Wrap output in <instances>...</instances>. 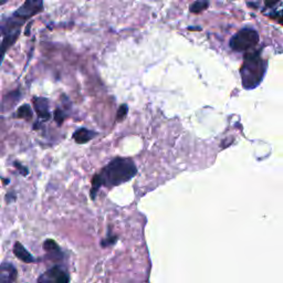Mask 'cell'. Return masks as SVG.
<instances>
[{
	"label": "cell",
	"instance_id": "cell-1",
	"mask_svg": "<svg viewBox=\"0 0 283 283\" xmlns=\"http://www.w3.org/2000/svg\"><path fill=\"white\" fill-rule=\"evenodd\" d=\"M137 173L134 162L129 159L116 157L112 160L103 170L92 179L91 197L95 198L101 187H114L127 183Z\"/></svg>",
	"mask_w": 283,
	"mask_h": 283
},
{
	"label": "cell",
	"instance_id": "cell-2",
	"mask_svg": "<svg viewBox=\"0 0 283 283\" xmlns=\"http://www.w3.org/2000/svg\"><path fill=\"white\" fill-rule=\"evenodd\" d=\"M266 72V61L261 58L259 51L249 52L244 56L240 68L242 86L247 90L255 89L262 82Z\"/></svg>",
	"mask_w": 283,
	"mask_h": 283
},
{
	"label": "cell",
	"instance_id": "cell-3",
	"mask_svg": "<svg viewBox=\"0 0 283 283\" xmlns=\"http://www.w3.org/2000/svg\"><path fill=\"white\" fill-rule=\"evenodd\" d=\"M259 42V34L252 28H243L231 38L230 48L233 51H248Z\"/></svg>",
	"mask_w": 283,
	"mask_h": 283
},
{
	"label": "cell",
	"instance_id": "cell-4",
	"mask_svg": "<svg viewBox=\"0 0 283 283\" xmlns=\"http://www.w3.org/2000/svg\"><path fill=\"white\" fill-rule=\"evenodd\" d=\"M21 25L23 24L19 23V21H17L14 18L7 20V24L4 28L5 39L2 43V47H0V65H2L3 63L5 53L7 52L8 49L14 45L16 40L18 39V37L20 35Z\"/></svg>",
	"mask_w": 283,
	"mask_h": 283
},
{
	"label": "cell",
	"instance_id": "cell-5",
	"mask_svg": "<svg viewBox=\"0 0 283 283\" xmlns=\"http://www.w3.org/2000/svg\"><path fill=\"white\" fill-rule=\"evenodd\" d=\"M43 10V0H26L25 4L17 12L14 14V17L25 23L34 16L41 13Z\"/></svg>",
	"mask_w": 283,
	"mask_h": 283
},
{
	"label": "cell",
	"instance_id": "cell-6",
	"mask_svg": "<svg viewBox=\"0 0 283 283\" xmlns=\"http://www.w3.org/2000/svg\"><path fill=\"white\" fill-rule=\"evenodd\" d=\"M70 276L68 272L61 266L54 265L51 269L46 271L38 279V283H69Z\"/></svg>",
	"mask_w": 283,
	"mask_h": 283
},
{
	"label": "cell",
	"instance_id": "cell-7",
	"mask_svg": "<svg viewBox=\"0 0 283 283\" xmlns=\"http://www.w3.org/2000/svg\"><path fill=\"white\" fill-rule=\"evenodd\" d=\"M17 277V269L12 263L0 264V283H14Z\"/></svg>",
	"mask_w": 283,
	"mask_h": 283
},
{
	"label": "cell",
	"instance_id": "cell-8",
	"mask_svg": "<svg viewBox=\"0 0 283 283\" xmlns=\"http://www.w3.org/2000/svg\"><path fill=\"white\" fill-rule=\"evenodd\" d=\"M35 110L40 118L48 121L50 118V112H49V101L45 97H35L34 99Z\"/></svg>",
	"mask_w": 283,
	"mask_h": 283
},
{
	"label": "cell",
	"instance_id": "cell-9",
	"mask_svg": "<svg viewBox=\"0 0 283 283\" xmlns=\"http://www.w3.org/2000/svg\"><path fill=\"white\" fill-rule=\"evenodd\" d=\"M14 253L16 254V257H17L19 260L23 261V262H26V263L35 262L34 255H32V254L28 251V250H27L20 242H16V243H15Z\"/></svg>",
	"mask_w": 283,
	"mask_h": 283
},
{
	"label": "cell",
	"instance_id": "cell-10",
	"mask_svg": "<svg viewBox=\"0 0 283 283\" xmlns=\"http://www.w3.org/2000/svg\"><path fill=\"white\" fill-rule=\"evenodd\" d=\"M95 135H96V133L93 132V130L88 129L85 127H81L74 132L73 139L77 142L78 144H85V143H88L89 140H91L92 138H94Z\"/></svg>",
	"mask_w": 283,
	"mask_h": 283
},
{
	"label": "cell",
	"instance_id": "cell-11",
	"mask_svg": "<svg viewBox=\"0 0 283 283\" xmlns=\"http://www.w3.org/2000/svg\"><path fill=\"white\" fill-rule=\"evenodd\" d=\"M43 249L46 250V251L51 255V258L53 259H62V252L61 250H60V247L58 246V243L52 240V239H47L43 243Z\"/></svg>",
	"mask_w": 283,
	"mask_h": 283
},
{
	"label": "cell",
	"instance_id": "cell-12",
	"mask_svg": "<svg viewBox=\"0 0 283 283\" xmlns=\"http://www.w3.org/2000/svg\"><path fill=\"white\" fill-rule=\"evenodd\" d=\"M19 97H20V93H19V91H15V92H10L9 94H7L6 96L4 97V101H3V105H5V110L8 111L10 107H13L16 103H17V101L19 100Z\"/></svg>",
	"mask_w": 283,
	"mask_h": 283
},
{
	"label": "cell",
	"instance_id": "cell-13",
	"mask_svg": "<svg viewBox=\"0 0 283 283\" xmlns=\"http://www.w3.org/2000/svg\"><path fill=\"white\" fill-rule=\"evenodd\" d=\"M209 7V2L208 0H197V2L193 3L189 7V12L192 14L199 15Z\"/></svg>",
	"mask_w": 283,
	"mask_h": 283
},
{
	"label": "cell",
	"instance_id": "cell-14",
	"mask_svg": "<svg viewBox=\"0 0 283 283\" xmlns=\"http://www.w3.org/2000/svg\"><path fill=\"white\" fill-rule=\"evenodd\" d=\"M34 113H32L31 107L28 104H24L21 105L18 111H17V116L20 118H25V119H31Z\"/></svg>",
	"mask_w": 283,
	"mask_h": 283
},
{
	"label": "cell",
	"instance_id": "cell-15",
	"mask_svg": "<svg viewBox=\"0 0 283 283\" xmlns=\"http://www.w3.org/2000/svg\"><path fill=\"white\" fill-rule=\"evenodd\" d=\"M127 112H128V106L126 104H123V105L119 106L118 111H117V114H116L117 122H122L123 119L126 117Z\"/></svg>",
	"mask_w": 283,
	"mask_h": 283
},
{
	"label": "cell",
	"instance_id": "cell-16",
	"mask_svg": "<svg viewBox=\"0 0 283 283\" xmlns=\"http://www.w3.org/2000/svg\"><path fill=\"white\" fill-rule=\"evenodd\" d=\"M54 118H56V121L59 125H61L64 121V118H65V115H64V113L63 111L60 110V108H57V111L56 113H54Z\"/></svg>",
	"mask_w": 283,
	"mask_h": 283
},
{
	"label": "cell",
	"instance_id": "cell-17",
	"mask_svg": "<svg viewBox=\"0 0 283 283\" xmlns=\"http://www.w3.org/2000/svg\"><path fill=\"white\" fill-rule=\"evenodd\" d=\"M15 167L17 168V170L20 172V174H23L24 176H27V175H28V173H29V172H28V170H27V168H26L25 166H23L21 164H19L18 162H16V163H15Z\"/></svg>",
	"mask_w": 283,
	"mask_h": 283
},
{
	"label": "cell",
	"instance_id": "cell-18",
	"mask_svg": "<svg viewBox=\"0 0 283 283\" xmlns=\"http://www.w3.org/2000/svg\"><path fill=\"white\" fill-rule=\"evenodd\" d=\"M116 238H117L116 236L107 237V238L105 239V241H104V242H103L102 244H103V246H104V247H105V246H110V244H114V243H115V242H116Z\"/></svg>",
	"mask_w": 283,
	"mask_h": 283
},
{
	"label": "cell",
	"instance_id": "cell-19",
	"mask_svg": "<svg viewBox=\"0 0 283 283\" xmlns=\"http://www.w3.org/2000/svg\"><path fill=\"white\" fill-rule=\"evenodd\" d=\"M279 2H280V0H264V4H265L266 7L271 8V7H274Z\"/></svg>",
	"mask_w": 283,
	"mask_h": 283
},
{
	"label": "cell",
	"instance_id": "cell-20",
	"mask_svg": "<svg viewBox=\"0 0 283 283\" xmlns=\"http://www.w3.org/2000/svg\"><path fill=\"white\" fill-rule=\"evenodd\" d=\"M7 2H9V0H0V5H3V4H6Z\"/></svg>",
	"mask_w": 283,
	"mask_h": 283
}]
</instances>
